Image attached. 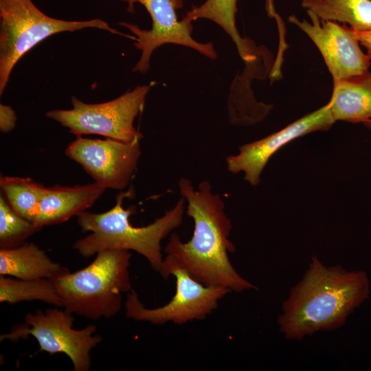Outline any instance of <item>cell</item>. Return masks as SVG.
Here are the masks:
<instances>
[{"mask_svg": "<svg viewBox=\"0 0 371 371\" xmlns=\"http://www.w3.org/2000/svg\"><path fill=\"white\" fill-rule=\"evenodd\" d=\"M16 115L14 110L9 105L0 104V130L2 133H8L16 126Z\"/></svg>", "mask_w": 371, "mask_h": 371, "instance_id": "obj_21", "label": "cell"}, {"mask_svg": "<svg viewBox=\"0 0 371 371\" xmlns=\"http://www.w3.org/2000/svg\"><path fill=\"white\" fill-rule=\"evenodd\" d=\"M363 125L371 131V120L363 123Z\"/></svg>", "mask_w": 371, "mask_h": 371, "instance_id": "obj_23", "label": "cell"}, {"mask_svg": "<svg viewBox=\"0 0 371 371\" xmlns=\"http://www.w3.org/2000/svg\"><path fill=\"white\" fill-rule=\"evenodd\" d=\"M106 189L96 182L74 186H45L34 224L42 228L78 216L92 206Z\"/></svg>", "mask_w": 371, "mask_h": 371, "instance_id": "obj_13", "label": "cell"}, {"mask_svg": "<svg viewBox=\"0 0 371 371\" xmlns=\"http://www.w3.org/2000/svg\"><path fill=\"white\" fill-rule=\"evenodd\" d=\"M65 155L105 188H126L137 170L142 151L139 141L124 142L78 136L68 144Z\"/></svg>", "mask_w": 371, "mask_h": 371, "instance_id": "obj_10", "label": "cell"}, {"mask_svg": "<svg viewBox=\"0 0 371 371\" xmlns=\"http://www.w3.org/2000/svg\"><path fill=\"white\" fill-rule=\"evenodd\" d=\"M41 300L63 307L52 280L12 279L0 275V302L16 304L23 301Z\"/></svg>", "mask_w": 371, "mask_h": 371, "instance_id": "obj_19", "label": "cell"}, {"mask_svg": "<svg viewBox=\"0 0 371 371\" xmlns=\"http://www.w3.org/2000/svg\"><path fill=\"white\" fill-rule=\"evenodd\" d=\"M354 33L360 45L366 48V54L371 58V31L359 32L354 30Z\"/></svg>", "mask_w": 371, "mask_h": 371, "instance_id": "obj_22", "label": "cell"}, {"mask_svg": "<svg viewBox=\"0 0 371 371\" xmlns=\"http://www.w3.org/2000/svg\"><path fill=\"white\" fill-rule=\"evenodd\" d=\"M68 268L54 262L38 245L25 243L0 249V275L22 280H54L69 273Z\"/></svg>", "mask_w": 371, "mask_h": 371, "instance_id": "obj_15", "label": "cell"}, {"mask_svg": "<svg viewBox=\"0 0 371 371\" xmlns=\"http://www.w3.org/2000/svg\"><path fill=\"white\" fill-rule=\"evenodd\" d=\"M302 6L320 20L349 24L355 31H371V0H302Z\"/></svg>", "mask_w": 371, "mask_h": 371, "instance_id": "obj_16", "label": "cell"}, {"mask_svg": "<svg viewBox=\"0 0 371 371\" xmlns=\"http://www.w3.org/2000/svg\"><path fill=\"white\" fill-rule=\"evenodd\" d=\"M159 273L165 279L170 276L175 277V295L165 305L148 308L131 289L127 293L124 304L127 317L155 325L167 322L181 325L193 320L204 319L218 308L219 301L231 292L226 287L205 285L196 280L185 269L164 258Z\"/></svg>", "mask_w": 371, "mask_h": 371, "instance_id": "obj_7", "label": "cell"}, {"mask_svg": "<svg viewBox=\"0 0 371 371\" xmlns=\"http://www.w3.org/2000/svg\"><path fill=\"white\" fill-rule=\"evenodd\" d=\"M178 184L187 203L186 214L194 221V231L186 243L172 233L164 249V259L205 285L222 286L238 293L257 289L236 271L229 260L228 254L235 251L229 240L232 225L220 195L212 192L207 181L199 183L197 190L187 178H181Z\"/></svg>", "mask_w": 371, "mask_h": 371, "instance_id": "obj_1", "label": "cell"}, {"mask_svg": "<svg viewBox=\"0 0 371 371\" xmlns=\"http://www.w3.org/2000/svg\"><path fill=\"white\" fill-rule=\"evenodd\" d=\"M0 187L11 208L34 223L45 186L29 177L1 176Z\"/></svg>", "mask_w": 371, "mask_h": 371, "instance_id": "obj_18", "label": "cell"}, {"mask_svg": "<svg viewBox=\"0 0 371 371\" xmlns=\"http://www.w3.org/2000/svg\"><path fill=\"white\" fill-rule=\"evenodd\" d=\"M131 191L120 192L115 205L102 213L85 211L77 216V222L88 236L78 240L74 248L84 257H90L106 249L134 251L144 256L155 271L159 272L163 262L161 242L171 232L180 227L185 212L181 197L170 210L152 223L135 227L130 216L135 207L124 209L123 200Z\"/></svg>", "mask_w": 371, "mask_h": 371, "instance_id": "obj_3", "label": "cell"}, {"mask_svg": "<svg viewBox=\"0 0 371 371\" xmlns=\"http://www.w3.org/2000/svg\"><path fill=\"white\" fill-rule=\"evenodd\" d=\"M127 3L129 12H135L134 5L144 6L152 19L150 30H144L137 25L120 22L136 37L135 47L141 51L140 58L133 71L146 74L150 69L153 52L163 45L171 43L194 49L210 59L217 58L212 43H200L192 38V22L183 18L179 21L177 10L183 7V0H120Z\"/></svg>", "mask_w": 371, "mask_h": 371, "instance_id": "obj_9", "label": "cell"}, {"mask_svg": "<svg viewBox=\"0 0 371 371\" xmlns=\"http://www.w3.org/2000/svg\"><path fill=\"white\" fill-rule=\"evenodd\" d=\"M237 0H206L193 6L184 18L193 22L199 19L210 20L219 25L236 45L241 58L250 62L254 58L253 49L247 39L242 38L236 26Z\"/></svg>", "mask_w": 371, "mask_h": 371, "instance_id": "obj_17", "label": "cell"}, {"mask_svg": "<svg viewBox=\"0 0 371 371\" xmlns=\"http://www.w3.org/2000/svg\"><path fill=\"white\" fill-rule=\"evenodd\" d=\"M150 89L151 85H139L102 103H86L73 96L71 109L51 110L46 116L77 137L98 135L124 142L140 141L143 135L134 126V121L142 112Z\"/></svg>", "mask_w": 371, "mask_h": 371, "instance_id": "obj_6", "label": "cell"}, {"mask_svg": "<svg viewBox=\"0 0 371 371\" xmlns=\"http://www.w3.org/2000/svg\"><path fill=\"white\" fill-rule=\"evenodd\" d=\"M335 122L327 104L303 116L280 131L239 147V152L226 158L228 171L244 173V179L256 186L271 157L295 138L317 131H326Z\"/></svg>", "mask_w": 371, "mask_h": 371, "instance_id": "obj_12", "label": "cell"}, {"mask_svg": "<svg viewBox=\"0 0 371 371\" xmlns=\"http://www.w3.org/2000/svg\"><path fill=\"white\" fill-rule=\"evenodd\" d=\"M370 292L365 271L326 267L313 256L302 279L282 304L278 317L280 331L288 339L300 341L319 331L336 330L369 297Z\"/></svg>", "mask_w": 371, "mask_h": 371, "instance_id": "obj_2", "label": "cell"}, {"mask_svg": "<svg viewBox=\"0 0 371 371\" xmlns=\"http://www.w3.org/2000/svg\"><path fill=\"white\" fill-rule=\"evenodd\" d=\"M41 228L17 214L2 194L0 196V247H19Z\"/></svg>", "mask_w": 371, "mask_h": 371, "instance_id": "obj_20", "label": "cell"}, {"mask_svg": "<svg viewBox=\"0 0 371 371\" xmlns=\"http://www.w3.org/2000/svg\"><path fill=\"white\" fill-rule=\"evenodd\" d=\"M25 321V324L14 327L9 334L2 335L1 340L16 341L30 335L37 340L40 351L52 355L65 354L71 359L75 371L90 369L91 351L102 340L99 335H95V325L74 329L72 313L57 308L28 313Z\"/></svg>", "mask_w": 371, "mask_h": 371, "instance_id": "obj_8", "label": "cell"}, {"mask_svg": "<svg viewBox=\"0 0 371 371\" xmlns=\"http://www.w3.org/2000/svg\"><path fill=\"white\" fill-rule=\"evenodd\" d=\"M85 28L100 29L135 40V36L120 32L100 19H58L43 13L32 0H0V94L17 62L38 43L57 33Z\"/></svg>", "mask_w": 371, "mask_h": 371, "instance_id": "obj_5", "label": "cell"}, {"mask_svg": "<svg viewBox=\"0 0 371 371\" xmlns=\"http://www.w3.org/2000/svg\"><path fill=\"white\" fill-rule=\"evenodd\" d=\"M333 82L327 105L334 121L363 124L370 120L371 71Z\"/></svg>", "mask_w": 371, "mask_h": 371, "instance_id": "obj_14", "label": "cell"}, {"mask_svg": "<svg viewBox=\"0 0 371 371\" xmlns=\"http://www.w3.org/2000/svg\"><path fill=\"white\" fill-rule=\"evenodd\" d=\"M86 267L52 280L64 309L97 320L117 315L122 294L129 292L130 251L106 249L98 252Z\"/></svg>", "mask_w": 371, "mask_h": 371, "instance_id": "obj_4", "label": "cell"}, {"mask_svg": "<svg viewBox=\"0 0 371 371\" xmlns=\"http://www.w3.org/2000/svg\"><path fill=\"white\" fill-rule=\"evenodd\" d=\"M311 21L295 16L289 21L297 26L313 41L321 52L333 80L345 79L369 71L371 58L364 53L350 27L335 21L320 20L307 12Z\"/></svg>", "mask_w": 371, "mask_h": 371, "instance_id": "obj_11", "label": "cell"}]
</instances>
